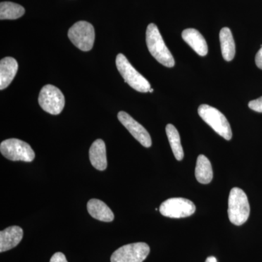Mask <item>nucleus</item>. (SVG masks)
I'll return each mask as SVG.
<instances>
[{
	"label": "nucleus",
	"mask_w": 262,
	"mask_h": 262,
	"mask_svg": "<svg viewBox=\"0 0 262 262\" xmlns=\"http://www.w3.org/2000/svg\"><path fill=\"white\" fill-rule=\"evenodd\" d=\"M50 262H68L67 261V258H66L65 255L63 253L58 252L55 253L53 256H52L51 261Z\"/></svg>",
	"instance_id": "nucleus-21"
},
{
	"label": "nucleus",
	"mask_w": 262,
	"mask_h": 262,
	"mask_svg": "<svg viewBox=\"0 0 262 262\" xmlns=\"http://www.w3.org/2000/svg\"><path fill=\"white\" fill-rule=\"evenodd\" d=\"M24 231L18 226L8 227L0 232V252L9 251L12 248L16 247L22 238Z\"/></svg>",
	"instance_id": "nucleus-11"
},
{
	"label": "nucleus",
	"mask_w": 262,
	"mask_h": 262,
	"mask_svg": "<svg viewBox=\"0 0 262 262\" xmlns=\"http://www.w3.org/2000/svg\"><path fill=\"white\" fill-rule=\"evenodd\" d=\"M68 37L71 42L81 51H91L95 42L94 27L89 22L81 20L71 27L68 32Z\"/></svg>",
	"instance_id": "nucleus-6"
},
{
	"label": "nucleus",
	"mask_w": 262,
	"mask_h": 262,
	"mask_svg": "<svg viewBox=\"0 0 262 262\" xmlns=\"http://www.w3.org/2000/svg\"><path fill=\"white\" fill-rule=\"evenodd\" d=\"M89 214L98 221L111 222L115 220V215L107 205L98 199L90 200L87 204Z\"/></svg>",
	"instance_id": "nucleus-15"
},
{
	"label": "nucleus",
	"mask_w": 262,
	"mask_h": 262,
	"mask_svg": "<svg viewBox=\"0 0 262 262\" xmlns=\"http://www.w3.org/2000/svg\"><path fill=\"white\" fill-rule=\"evenodd\" d=\"M198 115L219 135L226 140H231L232 129L228 120L220 110L208 104H202L198 108Z\"/></svg>",
	"instance_id": "nucleus-3"
},
{
	"label": "nucleus",
	"mask_w": 262,
	"mask_h": 262,
	"mask_svg": "<svg viewBox=\"0 0 262 262\" xmlns=\"http://www.w3.org/2000/svg\"><path fill=\"white\" fill-rule=\"evenodd\" d=\"M255 61H256V64L258 68L262 70V46L259 51H258L257 54L256 55Z\"/></svg>",
	"instance_id": "nucleus-22"
},
{
	"label": "nucleus",
	"mask_w": 262,
	"mask_h": 262,
	"mask_svg": "<svg viewBox=\"0 0 262 262\" xmlns=\"http://www.w3.org/2000/svg\"><path fill=\"white\" fill-rule=\"evenodd\" d=\"M250 215L248 196L244 190L234 187L230 191L228 201L229 220L233 225L241 226L246 223Z\"/></svg>",
	"instance_id": "nucleus-2"
},
{
	"label": "nucleus",
	"mask_w": 262,
	"mask_h": 262,
	"mask_svg": "<svg viewBox=\"0 0 262 262\" xmlns=\"http://www.w3.org/2000/svg\"><path fill=\"white\" fill-rule=\"evenodd\" d=\"M196 211L194 203L182 198H170L162 203L160 212L165 217L172 219L185 218L190 216Z\"/></svg>",
	"instance_id": "nucleus-8"
},
{
	"label": "nucleus",
	"mask_w": 262,
	"mask_h": 262,
	"mask_svg": "<svg viewBox=\"0 0 262 262\" xmlns=\"http://www.w3.org/2000/svg\"><path fill=\"white\" fill-rule=\"evenodd\" d=\"M146 42L149 53L157 61L168 68L174 67L173 57L155 24H150L146 29Z\"/></svg>",
	"instance_id": "nucleus-1"
},
{
	"label": "nucleus",
	"mask_w": 262,
	"mask_h": 262,
	"mask_svg": "<svg viewBox=\"0 0 262 262\" xmlns=\"http://www.w3.org/2000/svg\"><path fill=\"white\" fill-rule=\"evenodd\" d=\"M220 38L221 49L224 59L227 61H232L235 56V43L230 29L227 27L222 29Z\"/></svg>",
	"instance_id": "nucleus-16"
},
{
	"label": "nucleus",
	"mask_w": 262,
	"mask_h": 262,
	"mask_svg": "<svg viewBox=\"0 0 262 262\" xmlns=\"http://www.w3.org/2000/svg\"><path fill=\"white\" fill-rule=\"evenodd\" d=\"M18 62L12 57H6L0 61V89L9 86L18 72Z\"/></svg>",
	"instance_id": "nucleus-13"
},
{
	"label": "nucleus",
	"mask_w": 262,
	"mask_h": 262,
	"mask_svg": "<svg viewBox=\"0 0 262 262\" xmlns=\"http://www.w3.org/2000/svg\"><path fill=\"white\" fill-rule=\"evenodd\" d=\"M89 157L91 163L98 170H106L107 167L106 145L102 139H97L90 148Z\"/></svg>",
	"instance_id": "nucleus-14"
},
{
	"label": "nucleus",
	"mask_w": 262,
	"mask_h": 262,
	"mask_svg": "<svg viewBox=\"0 0 262 262\" xmlns=\"http://www.w3.org/2000/svg\"><path fill=\"white\" fill-rule=\"evenodd\" d=\"M116 66L125 82L132 89L141 93L149 92L151 89L149 81L131 65L126 57L122 53L117 56Z\"/></svg>",
	"instance_id": "nucleus-4"
},
{
	"label": "nucleus",
	"mask_w": 262,
	"mask_h": 262,
	"mask_svg": "<svg viewBox=\"0 0 262 262\" xmlns=\"http://www.w3.org/2000/svg\"><path fill=\"white\" fill-rule=\"evenodd\" d=\"M117 117L125 128L130 132L131 135L134 136L141 145L146 148L151 146V136L148 131L130 115L122 111L118 113Z\"/></svg>",
	"instance_id": "nucleus-10"
},
{
	"label": "nucleus",
	"mask_w": 262,
	"mask_h": 262,
	"mask_svg": "<svg viewBox=\"0 0 262 262\" xmlns=\"http://www.w3.org/2000/svg\"><path fill=\"white\" fill-rule=\"evenodd\" d=\"M0 151L7 159L12 161L30 163L34 160L35 153L29 144L17 139L3 141L0 145Z\"/></svg>",
	"instance_id": "nucleus-5"
},
{
	"label": "nucleus",
	"mask_w": 262,
	"mask_h": 262,
	"mask_svg": "<svg viewBox=\"0 0 262 262\" xmlns=\"http://www.w3.org/2000/svg\"><path fill=\"white\" fill-rule=\"evenodd\" d=\"M213 169H212L211 162L205 155H199L196 160L195 168L196 180L201 184H209L213 179Z\"/></svg>",
	"instance_id": "nucleus-17"
},
{
	"label": "nucleus",
	"mask_w": 262,
	"mask_h": 262,
	"mask_svg": "<svg viewBox=\"0 0 262 262\" xmlns=\"http://www.w3.org/2000/svg\"><path fill=\"white\" fill-rule=\"evenodd\" d=\"M182 38L199 56H206L208 54V45L199 31L194 29H185L183 31Z\"/></svg>",
	"instance_id": "nucleus-12"
},
{
	"label": "nucleus",
	"mask_w": 262,
	"mask_h": 262,
	"mask_svg": "<svg viewBox=\"0 0 262 262\" xmlns=\"http://www.w3.org/2000/svg\"><path fill=\"white\" fill-rule=\"evenodd\" d=\"M39 106L46 113L57 115L63 111L65 98L61 91L52 84H47L41 89L39 98Z\"/></svg>",
	"instance_id": "nucleus-7"
},
{
	"label": "nucleus",
	"mask_w": 262,
	"mask_h": 262,
	"mask_svg": "<svg viewBox=\"0 0 262 262\" xmlns=\"http://www.w3.org/2000/svg\"><path fill=\"white\" fill-rule=\"evenodd\" d=\"M165 131L176 159L181 161L184 158V155L178 130L172 124H168L165 127Z\"/></svg>",
	"instance_id": "nucleus-18"
},
{
	"label": "nucleus",
	"mask_w": 262,
	"mask_h": 262,
	"mask_svg": "<svg viewBox=\"0 0 262 262\" xmlns=\"http://www.w3.org/2000/svg\"><path fill=\"white\" fill-rule=\"evenodd\" d=\"M153 91H154V90H153L152 89H151L149 90V92L150 93H152Z\"/></svg>",
	"instance_id": "nucleus-24"
},
{
	"label": "nucleus",
	"mask_w": 262,
	"mask_h": 262,
	"mask_svg": "<svg viewBox=\"0 0 262 262\" xmlns=\"http://www.w3.org/2000/svg\"><path fill=\"white\" fill-rule=\"evenodd\" d=\"M149 252V246L145 243L125 245L113 253L111 262H143Z\"/></svg>",
	"instance_id": "nucleus-9"
},
{
	"label": "nucleus",
	"mask_w": 262,
	"mask_h": 262,
	"mask_svg": "<svg viewBox=\"0 0 262 262\" xmlns=\"http://www.w3.org/2000/svg\"><path fill=\"white\" fill-rule=\"evenodd\" d=\"M248 107L253 111L262 113V96L248 103Z\"/></svg>",
	"instance_id": "nucleus-20"
},
{
	"label": "nucleus",
	"mask_w": 262,
	"mask_h": 262,
	"mask_svg": "<svg viewBox=\"0 0 262 262\" xmlns=\"http://www.w3.org/2000/svg\"><path fill=\"white\" fill-rule=\"evenodd\" d=\"M206 262H217V260L213 256H210V257L207 258Z\"/></svg>",
	"instance_id": "nucleus-23"
},
{
	"label": "nucleus",
	"mask_w": 262,
	"mask_h": 262,
	"mask_svg": "<svg viewBox=\"0 0 262 262\" xmlns=\"http://www.w3.org/2000/svg\"><path fill=\"white\" fill-rule=\"evenodd\" d=\"M25 9L21 5L10 2H3L0 4V19L14 20L23 16Z\"/></svg>",
	"instance_id": "nucleus-19"
}]
</instances>
